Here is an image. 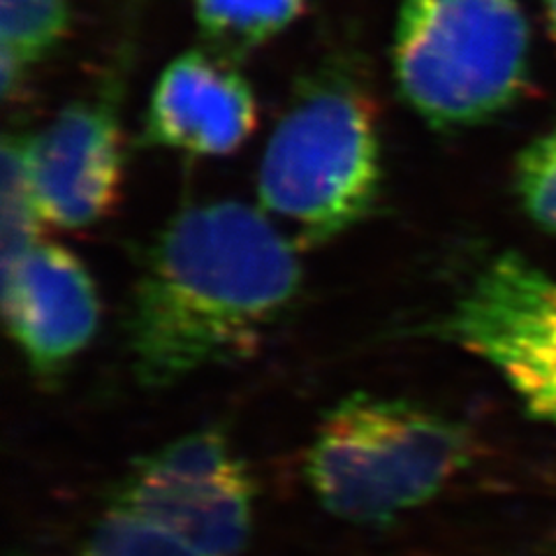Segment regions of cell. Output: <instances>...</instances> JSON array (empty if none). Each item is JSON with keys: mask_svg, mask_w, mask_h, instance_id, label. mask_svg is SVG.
<instances>
[{"mask_svg": "<svg viewBox=\"0 0 556 556\" xmlns=\"http://www.w3.org/2000/svg\"><path fill=\"white\" fill-rule=\"evenodd\" d=\"M292 243L249 204L179 212L151 247L132 292L128 343L147 388H167L253 355L298 300Z\"/></svg>", "mask_w": 556, "mask_h": 556, "instance_id": "cell-1", "label": "cell"}, {"mask_svg": "<svg viewBox=\"0 0 556 556\" xmlns=\"http://www.w3.org/2000/svg\"><path fill=\"white\" fill-rule=\"evenodd\" d=\"M255 130L251 86L220 56L193 49L155 81L144 142L190 155H228Z\"/></svg>", "mask_w": 556, "mask_h": 556, "instance_id": "cell-9", "label": "cell"}, {"mask_svg": "<svg viewBox=\"0 0 556 556\" xmlns=\"http://www.w3.org/2000/svg\"><path fill=\"white\" fill-rule=\"evenodd\" d=\"M473 437L452 417L404 399L353 394L327 413L306 455L320 506L355 525H386L457 478Z\"/></svg>", "mask_w": 556, "mask_h": 556, "instance_id": "cell-2", "label": "cell"}, {"mask_svg": "<svg viewBox=\"0 0 556 556\" xmlns=\"http://www.w3.org/2000/svg\"><path fill=\"white\" fill-rule=\"evenodd\" d=\"M545 5V14H547V26H549V35L556 45V0H543Z\"/></svg>", "mask_w": 556, "mask_h": 556, "instance_id": "cell-15", "label": "cell"}, {"mask_svg": "<svg viewBox=\"0 0 556 556\" xmlns=\"http://www.w3.org/2000/svg\"><path fill=\"white\" fill-rule=\"evenodd\" d=\"M399 91L431 128L484 124L529 81V22L517 0H399Z\"/></svg>", "mask_w": 556, "mask_h": 556, "instance_id": "cell-4", "label": "cell"}, {"mask_svg": "<svg viewBox=\"0 0 556 556\" xmlns=\"http://www.w3.org/2000/svg\"><path fill=\"white\" fill-rule=\"evenodd\" d=\"M253 480L216 429H200L132 464L112 506L181 538L204 556H237L253 525Z\"/></svg>", "mask_w": 556, "mask_h": 556, "instance_id": "cell-6", "label": "cell"}, {"mask_svg": "<svg viewBox=\"0 0 556 556\" xmlns=\"http://www.w3.org/2000/svg\"><path fill=\"white\" fill-rule=\"evenodd\" d=\"M513 186L525 214L556 237V128L519 151Z\"/></svg>", "mask_w": 556, "mask_h": 556, "instance_id": "cell-14", "label": "cell"}, {"mask_svg": "<svg viewBox=\"0 0 556 556\" xmlns=\"http://www.w3.org/2000/svg\"><path fill=\"white\" fill-rule=\"evenodd\" d=\"M28 174L42 218L65 230L108 216L124 177V147L110 100L75 102L28 137Z\"/></svg>", "mask_w": 556, "mask_h": 556, "instance_id": "cell-7", "label": "cell"}, {"mask_svg": "<svg viewBox=\"0 0 556 556\" xmlns=\"http://www.w3.org/2000/svg\"><path fill=\"white\" fill-rule=\"evenodd\" d=\"M70 24V0H0L3 91L12 93L26 70L45 59Z\"/></svg>", "mask_w": 556, "mask_h": 556, "instance_id": "cell-11", "label": "cell"}, {"mask_svg": "<svg viewBox=\"0 0 556 556\" xmlns=\"http://www.w3.org/2000/svg\"><path fill=\"white\" fill-rule=\"evenodd\" d=\"M302 10L304 0H195L198 26L225 61L265 45Z\"/></svg>", "mask_w": 556, "mask_h": 556, "instance_id": "cell-10", "label": "cell"}, {"mask_svg": "<svg viewBox=\"0 0 556 556\" xmlns=\"http://www.w3.org/2000/svg\"><path fill=\"white\" fill-rule=\"evenodd\" d=\"M437 334L490 362L533 417L556 427V278L503 253L464 290Z\"/></svg>", "mask_w": 556, "mask_h": 556, "instance_id": "cell-5", "label": "cell"}, {"mask_svg": "<svg viewBox=\"0 0 556 556\" xmlns=\"http://www.w3.org/2000/svg\"><path fill=\"white\" fill-rule=\"evenodd\" d=\"M84 556H204L181 538L112 506L98 521Z\"/></svg>", "mask_w": 556, "mask_h": 556, "instance_id": "cell-13", "label": "cell"}, {"mask_svg": "<svg viewBox=\"0 0 556 556\" xmlns=\"http://www.w3.org/2000/svg\"><path fill=\"white\" fill-rule=\"evenodd\" d=\"M382 179L371 98L348 75L325 73L292 98L265 147L263 208L318 243L353 228L376 204Z\"/></svg>", "mask_w": 556, "mask_h": 556, "instance_id": "cell-3", "label": "cell"}, {"mask_svg": "<svg viewBox=\"0 0 556 556\" xmlns=\"http://www.w3.org/2000/svg\"><path fill=\"white\" fill-rule=\"evenodd\" d=\"M3 316L30 369L45 378L56 376L98 329L93 278L75 253L40 241L3 276Z\"/></svg>", "mask_w": 556, "mask_h": 556, "instance_id": "cell-8", "label": "cell"}, {"mask_svg": "<svg viewBox=\"0 0 556 556\" xmlns=\"http://www.w3.org/2000/svg\"><path fill=\"white\" fill-rule=\"evenodd\" d=\"M0 193H3V216H0V260L3 276L42 241V212L35 202L28 174V137L8 135L3 144V167H0Z\"/></svg>", "mask_w": 556, "mask_h": 556, "instance_id": "cell-12", "label": "cell"}]
</instances>
